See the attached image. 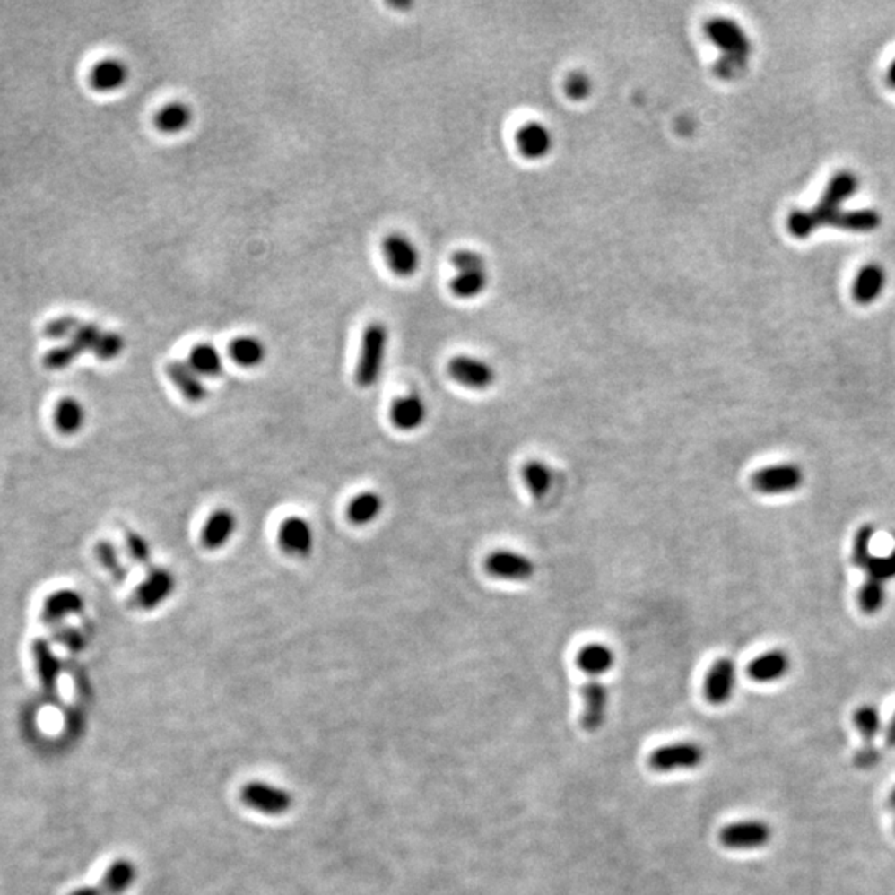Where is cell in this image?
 <instances>
[{
	"instance_id": "obj_1",
	"label": "cell",
	"mask_w": 895,
	"mask_h": 895,
	"mask_svg": "<svg viewBox=\"0 0 895 895\" xmlns=\"http://www.w3.org/2000/svg\"><path fill=\"white\" fill-rule=\"evenodd\" d=\"M859 189V179L849 169L838 171L828 181L819 203L811 209H797L787 216L789 234L796 239H808L821 228H834L842 214V204Z\"/></svg>"
},
{
	"instance_id": "obj_2",
	"label": "cell",
	"mask_w": 895,
	"mask_h": 895,
	"mask_svg": "<svg viewBox=\"0 0 895 895\" xmlns=\"http://www.w3.org/2000/svg\"><path fill=\"white\" fill-rule=\"evenodd\" d=\"M705 33L721 55L715 64V74L723 80L743 75L753 52V44L740 23L728 17H713L705 23Z\"/></svg>"
},
{
	"instance_id": "obj_3",
	"label": "cell",
	"mask_w": 895,
	"mask_h": 895,
	"mask_svg": "<svg viewBox=\"0 0 895 895\" xmlns=\"http://www.w3.org/2000/svg\"><path fill=\"white\" fill-rule=\"evenodd\" d=\"M388 345V328L382 322H373L363 330L361 355L355 380L361 388H371L382 377Z\"/></svg>"
},
{
	"instance_id": "obj_4",
	"label": "cell",
	"mask_w": 895,
	"mask_h": 895,
	"mask_svg": "<svg viewBox=\"0 0 895 895\" xmlns=\"http://www.w3.org/2000/svg\"><path fill=\"white\" fill-rule=\"evenodd\" d=\"M451 264L456 275L451 281V291L459 299H474L488 287V269L482 256L476 251L461 249L455 252Z\"/></svg>"
},
{
	"instance_id": "obj_5",
	"label": "cell",
	"mask_w": 895,
	"mask_h": 895,
	"mask_svg": "<svg viewBox=\"0 0 895 895\" xmlns=\"http://www.w3.org/2000/svg\"><path fill=\"white\" fill-rule=\"evenodd\" d=\"M703 760L705 750L699 743L678 742L654 750L648 756V766L656 773H675L695 769Z\"/></svg>"
},
{
	"instance_id": "obj_6",
	"label": "cell",
	"mask_w": 895,
	"mask_h": 895,
	"mask_svg": "<svg viewBox=\"0 0 895 895\" xmlns=\"http://www.w3.org/2000/svg\"><path fill=\"white\" fill-rule=\"evenodd\" d=\"M240 803L265 816H282L292 808V795L264 781H251L240 787Z\"/></svg>"
},
{
	"instance_id": "obj_7",
	"label": "cell",
	"mask_w": 895,
	"mask_h": 895,
	"mask_svg": "<svg viewBox=\"0 0 895 895\" xmlns=\"http://www.w3.org/2000/svg\"><path fill=\"white\" fill-rule=\"evenodd\" d=\"M718 839L726 849L753 851L771 841V828L758 819L738 821L725 826L718 834Z\"/></svg>"
},
{
	"instance_id": "obj_8",
	"label": "cell",
	"mask_w": 895,
	"mask_h": 895,
	"mask_svg": "<svg viewBox=\"0 0 895 895\" xmlns=\"http://www.w3.org/2000/svg\"><path fill=\"white\" fill-rule=\"evenodd\" d=\"M803 481L804 474L797 465L781 463L754 471L752 486L761 494H786L796 491Z\"/></svg>"
},
{
	"instance_id": "obj_9",
	"label": "cell",
	"mask_w": 895,
	"mask_h": 895,
	"mask_svg": "<svg viewBox=\"0 0 895 895\" xmlns=\"http://www.w3.org/2000/svg\"><path fill=\"white\" fill-rule=\"evenodd\" d=\"M175 590V574L168 569L153 568L135 589L133 599L143 611H154L168 601Z\"/></svg>"
},
{
	"instance_id": "obj_10",
	"label": "cell",
	"mask_w": 895,
	"mask_h": 895,
	"mask_svg": "<svg viewBox=\"0 0 895 895\" xmlns=\"http://www.w3.org/2000/svg\"><path fill=\"white\" fill-rule=\"evenodd\" d=\"M484 568L492 578L511 582H526L535 574L534 562L529 557L509 549L491 552L484 560Z\"/></svg>"
},
{
	"instance_id": "obj_11",
	"label": "cell",
	"mask_w": 895,
	"mask_h": 895,
	"mask_svg": "<svg viewBox=\"0 0 895 895\" xmlns=\"http://www.w3.org/2000/svg\"><path fill=\"white\" fill-rule=\"evenodd\" d=\"M277 543L285 554L306 559L314 552L316 535L307 519L300 516H291L279 526Z\"/></svg>"
},
{
	"instance_id": "obj_12",
	"label": "cell",
	"mask_w": 895,
	"mask_h": 895,
	"mask_svg": "<svg viewBox=\"0 0 895 895\" xmlns=\"http://www.w3.org/2000/svg\"><path fill=\"white\" fill-rule=\"evenodd\" d=\"M448 373L459 385L471 390H486L496 380V371L488 361L470 355H458L448 363Z\"/></svg>"
},
{
	"instance_id": "obj_13",
	"label": "cell",
	"mask_w": 895,
	"mask_h": 895,
	"mask_svg": "<svg viewBox=\"0 0 895 895\" xmlns=\"http://www.w3.org/2000/svg\"><path fill=\"white\" fill-rule=\"evenodd\" d=\"M383 256L392 273L410 277L420 267V252L415 244L400 232H392L383 239Z\"/></svg>"
},
{
	"instance_id": "obj_14",
	"label": "cell",
	"mask_w": 895,
	"mask_h": 895,
	"mask_svg": "<svg viewBox=\"0 0 895 895\" xmlns=\"http://www.w3.org/2000/svg\"><path fill=\"white\" fill-rule=\"evenodd\" d=\"M136 869L132 861L118 859L109 865L99 884L78 887L68 895H120L135 882Z\"/></svg>"
},
{
	"instance_id": "obj_15",
	"label": "cell",
	"mask_w": 895,
	"mask_h": 895,
	"mask_svg": "<svg viewBox=\"0 0 895 895\" xmlns=\"http://www.w3.org/2000/svg\"><path fill=\"white\" fill-rule=\"evenodd\" d=\"M734 685H736L734 662L728 656H721L718 660H715V664L710 666V670L705 677L703 691H705V697L711 705L720 707L732 699Z\"/></svg>"
},
{
	"instance_id": "obj_16",
	"label": "cell",
	"mask_w": 895,
	"mask_h": 895,
	"mask_svg": "<svg viewBox=\"0 0 895 895\" xmlns=\"http://www.w3.org/2000/svg\"><path fill=\"white\" fill-rule=\"evenodd\" d=\"M83 607H85V599L77 590H55L45 597L40 619L45 625L58 627L68 617L77 615L83 611Z\"/></svg>"
},
{
	"instance_id": "obj_17",
	"label": "cell",
	"mask_w": 895,
	"mask_h": 895,
	"mask_svg": "<svg viewBox=\"0 0 895 895\" xmlns=\"http://www.w3.org/2000/svg\"><path fill=\"white\" fill-rule=\"evenodd\" d=\"M582 699H584V710L580 723L586 732H599L609 711V690L599 682V680H590L582 688Z\"/></svg>"
},
{
	"instance_id": "obj_18",
	"label": "cell",
	"mask_w": 895,
	"mask_h": 895,
	"mask_svg": "<svg viewBox=\"0 0 895 895\" xmlns=\"http://www.w3.org/2000/svg\"><path fill=\"white\" fill-rule=\"evenodd\" d=\"M238 531V517L228 508H219L209 514L201 531V544L208 551H219L230 543Z\"/></svg>"
},
{
	"instance_id": "obj_19",
	"label": "cell",
	"mask_w": 895,
	"mask_h": 895,
	"mask_svg": "<svg viewBox=\"0 0 895 895\" xmlns=\"http://www.w3.org/2000/svg\"><path fill=\"white\" fill-rule=\"evenodd\" d=\"M885 284H887V274L884 267L881 264H865L854 277L852 299L859 306H869L882 295Z\"/></svg>"
},
{
	"instance_id": "obj_20",
	"label": "cell",
	"mask_w": 895,
	"mask_h": 895,
	"mask_svg": "<svg viewBox=\"0 0 895 895\" xmlns=\"http://www.w3.org/2000/svg\"><path fill=\"white\" fill-rule=\"evenodd\" d=\"M166 375L189 404H201L206 400L208 388L203 383V377H199L187 361H169L166 365Z\"/></svg>"
},
{
	"instance_id": "obj_21",
	"label": "cell",
	"mask_w": 895,
	"mask_h": 895,
	"mask_svg": "<svg viewBox=\"0 0 895 895\" xmlns=\"http://www.w3.org/2000/svg\"><path fill=\"white\" fill-rule=\"evenodd\" d=\"M428 416L425 400L420 395H404L395 400L390 408V420L396 430L402 431H415L421 428Z\"/></svg>"
},
{
	"instance_id": "obj_22",
	"label": "cell",
	"mask_w": 895,
	"mask_h": 895,
	"mask_svg": "<svg viewBox=\"0 0 895 895\" xmlns=\"http://www.w3.org/2000/svg\"><path fill=\"white\" fill-rule=\"evenodd\" d=\"M126 80H128V66L115 56H109L97 62L88 75L90 87L100 93L115 91L123 87Z\"/></svg>"
},
{
	"instance_id": "obj_23",
	"label": "cell",
	"mask_w": 895,
	"mask_h": 895,
	"mask_svg": "<svg viewBox=\"0 0 895 895\" xmlns=\"http://www.w3.org/2000/svg\"><path fill=\"white\" fill-rule=\"evenodd\" d=\"M789 656L783 650H771L753 658L746 668L748 677L758 683H771L785 677L789 670Z\"/></svg>"
},
{
	"instance_id": "obj_24",
	"label": "cell",
	"mask_w": 895,
	"mask_h": 895,
	"mask_svg": "<svg viewBox=\"0 0 895 895\" xmlns=\"http://www.w3.org/2000/svg\"><path fill=\"white\" fill-rule=\"evenodd\" d=\"M87 421L85 406L75 396L60 398L54 408V426L64 437L77 435Z\"/></svg>"
},
{
	"instance_id": "obj_25",
	"label": "cell",
	"mask_w": 895,
	"mask_h": 895,
	"mask_svg": "<svg viewBox=\"0 0 895 895\" xmlns=\"http://www.w3.org/2000/svg\"><path fill=\"white\" fill-rule=\"evenodd\" d=\"M517 148L526 158L539 160L552 150V135L543 123H527L517 132Z\"/></svg>"
},
{
	"instance_id": "obj_26",
	"label": "cell",
	"mask_w": 895,
	"mask_h": 895,
	"mask_svg": "<svg viewBox=\"0 0 895 895\" xmlns=\"http://www.w3.org/2000/svg\"><path fill=\"white\" fill-rule=\"evenodd\" d=\"M32 656L35 660V670L45 691H54L56 680L60 675V662L54 656L50 645L44 639H37L32 642Z\"/></svg>"
},
{
	"instance_id": "obj_27",
	"label": "cell",
	"mask_w": 895,
	"mask_h": 895,
	"mask_svg": "<svg viewBox=\"0 0 895 895\" xmlns=\"http://www.w3.org/2000/svg\"><path fill=\"white\" fill-rule=\"evenodd\" d=\"M383 498L375 491L357 494L347 506V519L353 526H369L375 523L383 513Z\"/></svg>"
},
{
	"instance_id": "obj_28",
	"label": "cell",
	"mask_w": 895,
	"mask_h": 895,
	"mask_svg": "<svg viewBox=\"0 0 895 895\" xmlns=\"http://www.w3.org/2000/svg\"><path fill=\"white\" fill-rule=\"evenodd\" d=\"M230 361L244 369H256L263 365L267 357V349L264 342L252 335H242L230 343Z\"/></svg>"
},
{
	"instance_id": "obj_29",
	"label": "cell",
	"mask_w": 895,
	"mask_h": 895,
	"mask_svg": "<svg viewBox=\"0 0 895 895\" xmlns=\"http://www.w3.org/2000/svg\"><path fill=\"white\" fill-rule=\"evenodd\" d=\"M615 664L611 647L604 644H587L580 648L578 665L589 677H601Z\"/></svg>"
},
{
	"instance_id": "obj_30",
	"label": "cell",
	"mask_w": 895,
	"mask_h": 895,
	"mask_svg": "<svg viewBox=\"0 0 895 895\" xmlns=\"http://www.w3.org/2000/svg\"><path fill=\"white\" fill-rule=\"evenodd\" d=\"M187 363L199 377L214 378L224 370V361L218 349L211 343H197L187 355Z\"/></svg>"
},
{
	"instance_id": "obj_31",
	"label": "cell",
	"mask_w": 895,
	"mask_h": 895,
	"mask_svg": "<svg viewBox=\"0 0 895 895\" xmlns=\"http://www.w3.org/2000/svg\"><path fill=\"white\" fill-rule=\"evenodd\" d=\"M191 118H193V113L186 103L171 101L156 113L154 125L160 132L176 135V133L183 132L189 126Z\"/></svg>"
},
{
	"instance_id": "obj_32",
	"label": "cell",
	"mask_w": 895,
	"mask_h": 895,
	"mask_svg": "<svg viewBox=\"0 0 895 895\" xmlns=\"http://www.w3.org/2000/svg\"><path fill=\"white\" fill-rule=\"evenodd\" d=\"M882 224V218L875 209H844L841 216L838 219L834 230H846V232H873L879 230Z\"/></svg>"
},
{
	"instance_id": "obj_33",
	"label": "cell",
	"mask_w": 895,
	"mask_h": 895,
	"mask_svg": "<svg viewBox=\"0 0 895 895\" xmlns=\"http://www.w3.org/2000/svg\"><path fill=\"white\" fill-rule=\"evenodd\" d=\"M523 481L535 500H543L552 488V471L544 461L531 459L523 466Z\"/></svg>"
},
{
	"instance_id": "obj_34",
	"label": "cell",
	"mask_w": 895,
	"mask_h": 895,
	"mask_svg": "<svg viewBox=\"0 0 895 895\" xmlns=\"http://www.w3.org/2000/svg\"><path fill=\"white\" fill-rule=\"evenodd\" d=\"M95 557L100 562V566L109 570L111 578L118 582H125L128 579V568L121 562L120 552L115 544L109 541H99L95 544Z\"/></svg>"
},
{
	"instance_id": "obj_35",
	"label": "cell",
	"mask_w": 895,
	"mask_h": 895,
	"mask_svg": "<svg viewBox=\"0 0 895 895\" xmlns=\"http://www.w3.org/2000/svg\"><path fill=\"white\" fill-rule=\"evenodd\" d=\"M885 602V584L875 579H865L857 594V604L865 615H873L882 609Z\"/></svg>"
},
{
	"instance_id": "obj_36",
	"label": "cell",
	"mask_w": 895,
	"mask_h": 895,
	"mask_svg": "<svg viewBox=\"0 0 895 895\" xmlns=\"http://www.w3.org/2000/svg\"><path fill=\"white\" fill-rule=\"evenodd\" d=\"M854 725L865 740V744H873L875 736L881 733V715L877 708L865 705L854 711Z\"/></svg>"
},
{
	"instance_id": "obj_37",
	"label": "cell",
	"mask_w": 895,
	"mask_h": 895,
	"mask_svg": "<svg viewBox=\"0 0 895 895\" xmlns=\"http://www.w3.org/2000/svg\"><path fill=\"white\" fill-rule=\"evenodd\" d=\"M875 529L873 526L864 525L857 529L854 535V544H852V564L857 568L864 569L867 562L871 560V543H873Z\"/></svg>"
},
{
	"instance_id": "obj_38",
	"label": "cell",
	"mask_w": 895,
	"mask_h": 895,
	"mask_svg": "<svg viewBox=\"0 0 895 895\" xmlns=\"http://www.w3.org/2000/svg\"><path fill=\"white\" fill-rule=\"evenodd\" d=\"M123 350H125L123 335L118 332L109 330V332H101L99 342L91 353L97 357V361H115Z\"/></svg>"
},
{
	"instance_id": "obj_39",
	"label": "cell",
	"mask_w": 895,
	"mask_h": 895,
	"mask_svg": "<svg viewBox=\"0 0 895 895\" xmlns=\"http://www.w3.org/2000/svg\"><path fill=\"white\" fill-rule=\"evenodd\" d=\"M82 326L80 318L75 316L55 317L50 322H47L44 327V337L52 340H70L78 327Z\"/></svg>"
},
{
	"instance_id": "obj_40",
	"label": "cell",
	"mask_w": 895,
	"mask_h": 895,
	"mask_svg": "<svg viewBox=\"0 0 895 895\" xmlns=\"http://www.w3.org/2000/svg\"><path fill=\"white\" fill-rule=\"evenodd\" d=\"M78 357H80L78 350L70 342H66L65 345H60V347L48 350L44 355L42 363H44L47 370H64V369L70 367L74 361H77Z\"/></svg>"
},
{
	"instance_id": "obj_41",
	"label": "cell",
	"mask_w": 895,
	"mask_h": 895,
	"mask_svg": "<svg viewBox=\"0 0 895 895\" xmlns=\"http://www.w3.org/2000/svg\"><path fill=\"white\" fill-rule=\"evenodd\" d=\"M864 570L867 572L869 579L879 580V582H884V584L885 580L894 579L895 551H892L889 556L871 557V560L867 562V566L864 568Z\"/></svg>"
},
{
	"instance_id": "obj_42",
	"label": "cell",
	"mask_w": 895,
	"mask_h": 895,
	"mask_svg": "<svg viewBox=\"0 0 895 895\" xmlns=\"http://www.w3.org/2000/svg\"><path fill=\"white\" fill-rule=\"evenodd\" d=\"M101 328L97 326V324H91V322H87V324H82L78 327L77 332L74 334V337L68 340L75 349L78 350V353H85V352H93L97 342H99L100 335H101Z\"/></svg>"
},
{
	"instance_id": "obj_43",
	"label": "cell",
	"mask_w": 895,
	"mask_h": 895,
	"mask_svg": "<svg viewBox=\"0 0 895 895\" xmlns=\"http://www.w3.org/2000/svg\"><path fill=\"white\" fill-rule=\"evenodd\" d=\"M125 544H126L128 554H130L135 562H138V564H148L150 562V559H152V547H150L148 541L142 534H138L135 531H128L125 534Z\"/></svg>"
},
{
	"instance_id": "obj_44",
	"label": "cell",
	"mask_w": 895,
	"mask_h": 895,
	"mask_svg": "<svg viewBox=\"0 0 895 895\" xmlns=\"http://www.w3.org/2000/svg\"><path fill=\"white\" fill-rule=\"evenodd\" d=\"M590 91H592V80L587 74L572 72L569 75L568 80H566V93H568L569 99L580 101V100L587 99Z\"/></svg>"
},
{
	"instance_id": "obj_45",
	"label": "cell",
	"mask_w": 895,
	"mask_h": 895,
	"mask_svg": "<svg viewBox=\"0 0 895 895\" xmlns=\"http://www.w3.org/2000/svg\"><path fill=\"white\" fill-rule=\"evenodd\" d=\"M54 637L56 642L65 645L66 648H70L72 652H80L85 647L83 635L78 632L77 629H74V627L58 625L54 630Z\"/></svg>"
},
{
	"instance_id": "obj_46",
	"label": "cell",
	"mask_w": 895,
	"mask_h": 895,
	"mask_svg": "<svg viewBox=\"0 0 895 895\" xmlns=\"http://www.w3.org/2000/svg\"><path fill=\"white\" fill-rule=\"evenodd\" d=\"M879 760H881V754L873 748V744H865V748L856 754L854 763L857 764L859 768H871Z\"/></svg>"
},
{
	"instance_id": "obj_47",
	"label": "cell",
	"mask_w": 895,
	"mask_h": 895,
	"mask_svg": "<svg viewBox=\"0 0 895 895\" xmlns=\"http://www.w3.org/2000/svg\"><path fill=\"white\" fill-rule=\"evenodd\" d=\"M885 740H887V744H889L891 748H895V713L894 717H892V721H891V725H889V730H887V734H885Z\"/></svg>"
},
{
	"instance_id": "obj_48",
	"label": "cell",
	"mask_w": 895,
	"mask_h": 895,
	"mask_svg": "<svg viewBox=\"0 0 895 895\" xmlns=\"http://www.w3.org/2000/svg\"><path fill=\"white\" fill-rule=\"evenodd\" d=\"M887 78H889V83L895 88V58L891 62L889 65V70H887Z\"/></svg>"
},
{
	"instance_id": "obj_49",
	"label": "cell",
	"mask_w": 895,
	"mask_h": 895,
	"mask_svg": "<svg viewBox=\"0 0 895 895\" xmlns=\"http://www.w3.org/2000/svg\"><path fill=\"white\" fill-rule=\"evenodd\" d=\"M887 804H889V808L894 809L895 811V787L894 789H892V791H891V796H889V801H887Z\"/></svg>"
}]
</instances>
